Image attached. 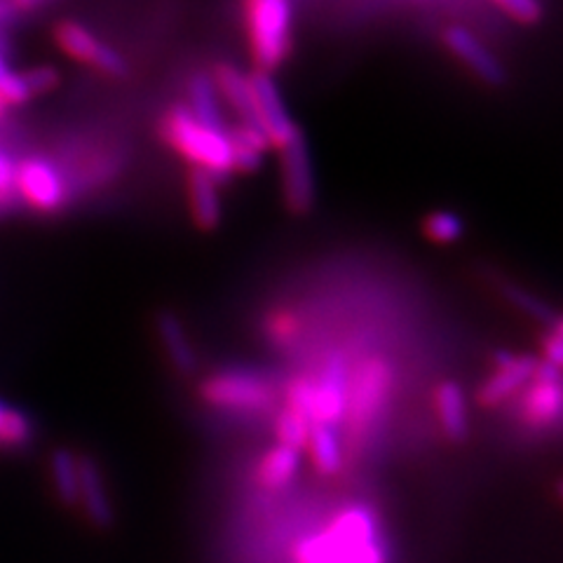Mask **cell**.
Here are the masks:
<instances>
[{
  "mask_svg": "<svg viewBox=\"0 0 563 563\" xmlns=\"http://www.w3.org/2000/svg\"><path fill=\"white\" fill-rule=\"evenodd\" d=\"M163 132L169 144L192 163V167L207 172L214 179H225L233 172L228 134L205 128L202 122L192 118L188 106H174L163 122Z\"/></svg>",
  "mask_w": 563,
  "mask_h": 563,
  "instance_id": "obj_1",
  "label": "cell"
},
{
  "mask_svg": "<svg viewBox=\"0 0 563 563\" xmlns=\"http://www.w3.org/2000/svg\"><path fill=\"white\" fill-rule=\"evenodd\" d=\"M246 14L254 59L268 74L287 57L291 5L289 0H246Z\"/></svg>",
  "mask_w": 563,
  "mask_h": 563,
  "instance_id": "obj_2",
  "label": "cell"
},
{
  "mask_svg": "<svg viewBox=\"0 0 563 563\" xmlns=\"http://www.w3.org/2000/svg\"><path fill=\"white\" fill-rule=\"evenodd\" d=\"M393 387V372L383 360H368L360 366L355 383L347 390V420L350 432L362 437L374 426L376 416L385 407Z\"/></svg>",
  "mask_w": 563,
  "mask_h": 563,
  "instance_id": "obj_3",
  "label": "cell"
},
{
  "mask_svg": "<svg viewBox=\"0 0 563 563\" xmlns=\"http://www.w3.org/2000/svg\"><path fill=\"white\" fill-rule=\"evenodd\" d=\"M14 190L16 198L45 214L59 211L68 196L59 169L43 157H26L20 165H14Z\"/></svg>",
  "mask_w": 563,
  "mask_h": 563,
  "instance_id": "obj_4",
  "label": "cell"
},
{
  "mask_svg": "<svg viewBox=\"0 0 563 563\" xmlns=\"http://www.w3.org/2000/svg\"><path fill=\"white\" fill-rule=\"evenodd\" d=\"M329 533L339 542L345 563H387L385 548L378 540V528L362 507H350L329 526Z\"/></svg>",
  "mask_w": 563,
  "mask_h": 563,
  "instance_id": "obj_5",
  "label": "cell"
},
{
  "mask_svg": "<svg viewBox=\"0 0 563 563\" xmlns=\"http://www.w3.org/2000/svg\"><path fill=\"white\" fill-rule=\"evenodd\" d=\"M202 395L209 404L221 409L258 411L273 401V387L254 374L223 372L202 385Z\"/></svg>",
  "mask_w": 563,
  "mask_h": 563,
  "instance_id": "obj_6",
  "label": "cell"
},
{
  "mask_svg": "<svg viewBox=\"0 0 563 563\" xmlns=\"http://www.w3.org/2000/svg\"><path fill=\"white\" fill-rule=\"evenodd\" d=\"M250 85H252L254 111H256V122L261 132L266 134L271 146L275 148L287 146L289 141L296 139L301 132H298V128L294 125V120L287 111L285 101H282L275 80L266 74V70H256V74L250 78Z\"/></svg>",
  "mask_w": 563,
  "mask_h": 563,
  "instance_id": "obj_7",
  "label": "cell"
},
{
  "mask_svg": "<svg viewBox=\"0 0 563 563\" xmlns=\"http://www.w3.org/2000/svg\"><path fill=\"white\" fill-rule=\"evenodd\" d=\"M282 188L285 200L296 214H306L314 205V174L310 151L303 134L291 139L287 146H282Z\"/></svg>",
  "mask_w": 563,
  "mask_h": 563,
  "instance_id": "obj_8",
  "label": "cell"
},
{
  "mask_svg": "<svg viewBox=\"0 0 563 563\" xmlns=\"http://www.w3.org/2000/svg\"><path fill=\"white\" fill-rule=\"evenodd\" d=\"M528 390L521 397V416L533 428H554L561 418V378L559 366L540 362Z\"/></svg>",
  "mask_w": 563,
  "mask_h": 563,
  "instance_id": "obj_9",
  "label": "cell"
},
{
  "mask_svg": "<svg viewBox=\"0 0 563 563\" xmlns=\"http://www.w3.org/2000/svg\"><path fill=\"white\" fill-rule=\"evenodd\" d=\"M55 38L68 57H74L82 64L97 66L99 70H103V74L122 76L128 70L125 59H122L115 49L103 45L78 22H62L55 31Z\"/></svg>",
  "mask_w": 563,
  "mask_h": 563,
  "instance_id": "obj_10",
  "label": "cell"
},
{
  "mask_svg": "<svg viewBox=\"0 0 563 563\" xmlns=\"http://www.w3.org/2000/svg\"><path fill=\"white\" fill-rule=\"evenodd\" d=\"M347 390L345 364L339 357H331L322 368L320 380L312 383V422L336 426L347 409Z\"/></svg>",
  "mask_w": 563,
  "mask_h": 563,
  "instance_id": "obj_11",
  "label": "cell"
},
{
  "mask_svg": "<svg viewBox=\"0 0 563 563\" xmlns=\"http://www.w3.org/2000/svg\"><path fill=\"white\" fill-rule=\"evenodd\" d=\"M538 360L536 357H515V355H505L500 352L496 360V372L484 383L479 399L484 407H496V404L505 401L507 397H512L517 390L533 378L536 368H538Z\"/></svg>",
  "mask_w": 563,
  "mask_h": 563,
  "instance_id": "obj_12",
  "label": "cell"
},
{
  "mask_svg": "<svg viewBox=\"0 0 563 563\" xmlns=\"http://www.w3.org/2000/svg\"><path fill=\"white\" fill-rule=\"evenodd\" d=\"M78 470H80V488H78V505H82V512L92 526L106 528L113 523V507L106 493V484L99 472V465L90 455H78Z\"/></svg>",
  "mask_w": 563,
  "mask_h": 563,
  "instance_id": "obj_13",
  "label": "cell"
},
{
  "mask_svg": "<svg viewBox=\"0 0 563 563\" xmlns=\"http://www.w3.org/2000/svg\"><path fill=\"white\" fill-rule=\"evenodd\" d=\"M446 45L455 52L457 57H461L474 74L479 78H484L490 85H500L505 80L503 74V66L498 64V59L490 55V52L474 38V35L461 26H451L444 35Z\"/></svg>",
  "mask_w": 563,
  "mask_h": 563,
  "instance_id": "obj_14",
  "label": "cell"
},
{
  "mask_svg": "<svg viewBox=\"0 0 563 563\" xmlns=\"http://www.w3.org/2000/svg\"><path fill=\"white\" fill-rule=\"evenodd\" d=\"M188 192H190L192 217H196L200 228H205V231L217 228L221 221V198H219L214 176L192 167L188 174Z\"/></svg>",
  "mask_w": 563,
  "mask_h": 563,
  "instance_id": "obj_15",
  "label": "cell"
},
{
  "mask_svg": "<svg viewBox=\"0 0 563 563\" xmlns=\"http://www.w3.org/2000/svg\"><path fill=\"white\" fill-rule=\"evenodd\" d=\"M217 92L225 97V101L233 106V111L240 115L242 122L246 125H256V111H254V95H252V85L250 78H244L240 68L231 64H219L217 66Z\"/></svg>",
  "mask_w": 563,
  "mask_h": 563,
  "instance_id": "obj_16",
  "label": "cell"
},
{
  "mask_svg": "<svg viewBox=\"0 0 563 563\" xmlns=\"http://www.w3.org/2000/svg\"><path fill=\"white\" fill-rule=\"evenodd\" d=\"M157 336H161V343L167 352L169 362L179 374H192L196 372V350H192L190 341L186 339V331L181 322L176 320L172 312H163L157 317Z\"/></svg>",
  "mask_w": 563,
  "mask_h": 563,
  "instance_id": "obj_17",
  "label": "cell"
},
{
  "mask_svg": "<svg viewBox=\"0 0 563 563\" xmlns=\"http://www.w3.org/2000/svg\"><path fill=\"white\" fill-rule=\"evenodd\" d=\"M49 477L55 496L64 507L78 505V488H80V470L78 455L68 449H57L49 457Z\"/></svg>",
  "mask_w": 563,
  "mask_h": 563,
  "instance_id": "obj_18",
  "label": "cell"
},
{
  "mask_svg": "<svg viewBox=\"0 0 563 563\" xmlns=\"http://www.w3.org/2000/svg\"><path fill=\"white\" fill-rule=\"evenodd\" d=\"M228 141H231L233 169H240V172L258 169L263 153H266V148L271 146L261 128L246 125V122H240V125L228 134Z\"/></svg>",
  "mask_w": 563,
  "mask_h": 563,
  "instance_id": "obj_19",
  "label": "cell"
},
{
  "mask_svg": "<svg viewBox=\"0 0 563 563\" xmlns=\"http://www.w3.org/2000/svg\"><path fill=\"white\" fill-rule=\"evenodd\" d=\"M437 411L446 437H451L453 442H463L467 437V407H465V395L461 387L455 383L439 385Z\"/></svg>",
  "mask_w": 563,
  "mask_h": 563,
  "instance_id": "obj_20",
  "label": "cell"
},
{
  "mask_svg": "<svg viewBox=\"0 0 563 563\" xmlns=\"http://www.w3.org/2000/svg\"><path fill=\"white\" fill-rule=\"evenodd\" d=\"M217 85L209 76H196L190 82V113L198 122H202L205 128L225 132L223 128V118H221V106L217 97Z\"/></svg>",
  "mask_w": 563,
  "mask_h": 563,
  "instance_id": "obj_21",
  "label": "cell"
},
{
  "mask_svg": "<svg viewBox=\"0 0 563 563\" xmlns=\"http://www.w3.org/2000/svg\"><path fill=\"white\" fill-rule=\"evenodd\" d=\"M35 437V426L26 411L0 399V451H20Z\"/></svg>",
  "mask_w": 563,
  "mask_h": 563,
  "instance_id": "obj_22",
  "label": "cell"
},
{
  "mask_svg": "<svg viewBox=\"0 0 563 563\" xmlns=\"http://www.w3.org/2000/svg\"><path fill=\"white\" fill-rule=\"evenodd\" d=\"M308 446L312 453V461L317 465V470L324 474H333L339 472L341 467V439L333 430V426H320L314 422L310 428V437H308Z\"/></svg>",
  "mask_w": 563,
  "mask_h": 563,
  "instance_id": "obj_23",
  "label": "cell"
},
{
  "mask_svg": "<svg viewBox=\"0 0 563 563\" xmlns=\"http://www.w3.org/2000/svg\"><path fill=\"white\" fill-rule=\"evenodd\" d=\"M298 461H301V457H298V451L279 444L266 457H263L258 477L268 488L287 486L298 470Z\"/></svg>",
  "mask_w": 563,
  "mask_h": 563,
  "instance_id": "obj_24",
  "label": "cell"
},
{
  "mask_svg": "<svg viewBox=\"0 0 563 563\" xmlns=\"http://www.w3.org/2000/svg\"><path fill=\"white\" fill-rule=\"evenodd\" d=\"M310 428H312V420L306 413L287 407L277 418L279 444L282 446H289L294 451H301L303 446H308Z\"/></svg>",
  "mask_w": 563,
  "mask_h": 563,
  "instance_id": "obj_25",
  "label": "cell"
},
{
  "mask_svg": "<svg viewBox=\"0 0 563 563\" xmlns=\"http://www.w3.org/2000/svg\"><path fill=\"white\" fill-rule=\"evenodd\" d=\"M296 563H345L339 542L327 531L301 542L296 552Z\"/></svg>",
  "mask_w": 563,
  "mask_h": 563,
  "instance_id": "obj_26",
  "label": "cell"
},
{
  "mask_svg": "<svg viewBox=\"0 0 563 563\" xmlns=\"http://www.w3.org/2000/svg\"><path fill=\"white\" fill-rule=\"evenodd\" d=\"M426 233L434 242L451 244L463 235V221L455 214H451V211H437V214L428 217Z\"/></svg>",
  "mask_w": 563,
  "mask_h": 563,
  "instance_id": "obj_27",
  "label": "cell"
},
{
  "mask_svg": "<svg viewBox=\"0 0 563 563\" xmlns=\"http://www.w3.org/2000/svg\"><path fill=\"white\" fill-rule=\"evenodd\" d=\"M31 90L26 85L24 74H16V70H3L0 74V101H3L8 109L10 106H22L31 99Z\"/></svg>",
  "mask_w": 563,
  "mask_h": 563,
  "instance_id": "obj_28",
  "label": "cell"
},
{
  "mask_svg": "<svg viewBox=\"0 0 563 563\" xmlns=\"http://www.w3.org/2000/svg\"><path fill=\"white\" fill-rule=\"evenodd\" d=\"M24 78L31 95H45L49 90H55L57 82H59V74L52 66H35L24 70Z\"/></svg>",
  "mask_w": 563,
  "mask_h": 563,
  "instance_id": "obj_29",
  "label": "cell"
},
{
  "mask_svg": "<svg viewBox=\"0 0 563 563\" xmlns=\"http://www.w3.org/2000/svg\"><path fill=\"white\" fill-rule=\"evenodd\" d=\"M505 294H507L509 301H512L515 306H519L523 312H528L531 317H536V320H542V322H544V320H550V317H552V312H550V308H548V306H544L542 301H538V298L523 294L521 289L507 287V289H505Z\"/></svg>",
  "mask_w": 563,
  "mask_h": 563,
  "instance_id": "obj_30",
  "label": "cell"
},
{
  "mask_svg": "<svg viewBox=\"0 0 563 563\" xmlns=\"http://www.w3.org/2000/svg\"><path fill=\"white\" fill-rule=\"evenodd\" d=\"M496 3L523 24H533L540 20V3L538 0H496Z\"/></svg>",
  "mask_w": 563,
  "mask_h": 563,
  "instance_id": "obj_31",
  "label": "cell"
},
{
  "mask_svg": "<svg viewBox=\"0 0 563 563\" xmlns=\"http://www.w3.org/2000/svg\"><path fill=\"white\" fill-rule=\"evenodd\" d=\"M542 347H544V362H550L554 366H561V362H563V331H561V322L559 320H554L550 336L544 339Z\"/></svg>",
  "mask_w": 563,
  "mask_h": 563,
  "instance_id": "obj_32",
  "label": "cell"
},
{
  "mask_svg": "<svg viewBox=\"0 0 563 563\" xmlns=\"http://www.w3.org/2000/svg\"><path fill=\"white\" fill-rule=\"evenodd\" d=\"M0 198L14 202L16 190H14V163L10 157L0 151Z\"/></svg>",
  "mask_w": 563,
  "mask_h": 563,
  "instance_id": "obj_33",
  "label": "cell"
},
{
  "mask_svg": "<svg viewBox=\"0 0 563 563\" xmlns=\"http://www.w3.org/2000/svg\"><path fill=\"white\" fill-rule=\"evenodd\" d=\"M296 331V320L289 314H282L277 320H273V333L277 339H289L291 333Z\"/></svg>",
  "mask_w": 563,
  "mask_h": 563,
  "instance_id": "obj_34",
  "label": "cell"
},
{
  "mask_svg": "<svg viewBox=\"0 0 563 563\" xmlns=\"http://www.w3.org/2000/svg\"><path fill=\"white\" fill-rule=\"evenodd\" d=\"M8 52H10V45H8V41L3 38V35H0V74L10 68L8 66Z\"/></svg>",
  "mask_w": 563,
  "mask_h": 563,
  "instance_id": "obj_35",
  "label": "cell"
},
{
  "mask_svg": "<svg viewBox=\"0 0 563 563\" xmlns=\"http://www.w3.org/2000/svg\"><path fill=\"white\" fill-rule=\"evenodd\" d=\"M8 113V106L3 103V101H0V118H3Z\"/></svg>",
  "mask_w": 563,
  "mask_h": 563,
  "instance_id": "obj_36",
  "label": "cell"
}]
</instances>
